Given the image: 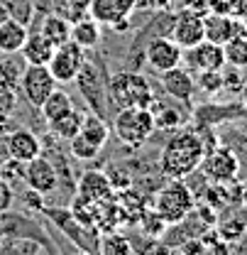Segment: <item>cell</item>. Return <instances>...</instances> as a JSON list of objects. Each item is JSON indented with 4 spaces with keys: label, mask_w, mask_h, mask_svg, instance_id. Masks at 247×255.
I'll use <instances>...</instances> for the list:
<instances>
[{
    "label": "cell",
    "mask_w": 247,
    "mask_h": 255,
    "mask_svg": "<svg viewBox=\"0 0 247 255\" xmlns=\"http://www.w3.org/2000/svg\"><path fill=\"white\" fill-rule=\"evenodd\" d=\"M76 255H88V253H76Z\"/></svg>",
    "instance_id": "41"
},
{
    "label": "cell",
    "mask_w": 247,
    "mask_h": 255,
    "mask_svg": "<svg viewBox=\"0 0 247 255\" xmlns=\"http://www.w3.org/2000/svg\"><path fill=\"white\" fill-rule=\"evenodd\" d=\"M181 57H184V49L166 34L162 37H155L147 42L145 47V62L150 64L155 71H166V69H174L181 64Z\"/></svg>",
    "instance_id": "10"
},
{
    "label": "cell",
    "mask_w": 247,
    "mask_h": 255,
    "mask_svg": "<svg viewBox=\"0 0 247 255\" xmlns=\"http://www.w3.org/2000/svg\"><path fill=\"white\" fill-rule=\"evenodd\" d=\"M137 0H93L91 2V15L95 22H100V27H113L115 32L127 30V17L135 12Z\"/></svg>",
    "instance_id": "8"
},
{
    "label": "cell",
    "mask_w": 247,
    "mask_h": 255,
    "mask_svg": "<svg viewBox=\"0 0 247 255\" xmlns=\"http://www.w3.org/2000/svg\"><path fill=\"white\" fill-rule=\"evenodd\" d=\"M218 236L225 243H235L247 233V209H233L230 214H225L223 219H218Z\"/></svg>",
    "instance_id": "21"
},
{
    "label": "cell",
    "mask_w": 247,
    "mask_h": 255,
    "mask_svg": "<svg viewBox=\"0 0 247 255\" xmlns=\"http://www.w3.org/2000/svg\"><path fill=\"white\" fill-rule=\"evenodd\" d=\"M196 89H201L206 96H218L223 91V69H216V71H198V76H196Z\"/></svg>",
    "instance_id": "29"
},
{
    "label": "cell",
    "mask_w": 247,
    "mask_h": 255,
    "mask_svg": "<svg viewBox=\"0 0 247 255\" xmlns=\"http://www.w3.org/2000/svg\"><path fill=\"white\" fill-rule=\"evenodd\" d=\"M113 194H115V189L110 187L108 174H100V172H86V174H81L76 196H81V199H86V201L100 206V204L115 201Z\"/></svg>",
    "instance_id": "17"
},
{
    "label": "cell",
    "mask_w": 247,
    "mask_h": 255,
    "mask_svg": "<svg viewBox=\"0 0 247 255\" xmlns=\"http://www.w3.org/2000/svg\"><path fill=\"white\" fill-rule=\"evenodd\" d=\"M223 54H225V66L247 69V34H238L228 39L223 44Z\"/></svg>",
    "instance_id": "27"
},
{
    "label": "cell",
    "mask_w": 247,
    "mask_h": 255,
    "mask_svg": "<svg viewBox=\"0 0 247 255\" xmlns=\"http://www.w3.org/2000/svg\"><path fill=\"white\" fill-rule=\"evenodd\" d=\"M240 71L243 69H235V66H230V71H223V89H230L233 94H240L243 86H245Z\"/></svg>",
    "instance_id": "34"
},
{
    "label": "cell",
    "mask_w": 247,
    "mask_h": 255,
    "mask_svg": "<svg viewBox=\"0 0 247 255\" xmlns=\"http://www.w3.org/2000/svg\"><path fill=\"white\" fill-rule=\"evenodd\" d=\"M240 204L247 209V182H243V184H240Z\"/></svg>",
    "instance_id": "39"
},
{
    "label": "cell",
    "mask_w": 247,
    "mask_h": 255,
    "mask_svg": "<svg viewBox=\"0 0 247 255\" xmlns=\"http://www.w3.org/2000/svg\"><path fill=\"white\" fill-rule=\"evenodd\" d=\"M17 106V91H0V116H10Z\"/></svg>",
    "instance_id": "35"
},
{
    "label": "cell",
    "mask_w": 247,
    "mask_h": 255,
    "mask_svg": "<svg viewBox=\"0 0 247 255\" xmlns=\"http://www.w3.org/2000/svg\"><path fill=\"white\" fill-rule=\"evenodd\" d=\"M79 135L81 137H86L91 145L95 147H105L108 145V140H110V126L98 116V113H86L83 116V123H81V130H79Z\"/></svg>",
    "instance_id": "24"
},
{
    "label": "cell",
    "mask_w": 247,
    "mask_h": 255,
    "mask_svg": "<svg viewBox=\"0 0 247 255\" xmlns=\"http://www.w3.org/2000/svg\"><path fill=\"white\" fill-rule=\"evenodd\" d=\"M181 7L206 15V12H208V0H181Z\"/></svg>",
    "instance_id": "37"
},
{
    "label": "cell",
    "mask_w": 247,
    "mask_h": 255,
    "mask_svg": "<svg viewBox=\"0 0 247 255\" xmlns=\"http://www.w3.org/2000/svg\"><path fill=\"white\" fill-rule=\"evenodd\" d=\"M186 64H188V71H216V69H225V54H223V44H216V42H198L193 47L184 49V57H181Z\"/></svg>",
    "instance_id": "11"
},
{
    "label": "cell",
    "mask_w": 247,
    "mask_h": 255,
    "mask_svg": "<svg viewBox=\"0 0 247 255\" xmlns=\"http://www.w3.org/2000/svg\"><path fill=\"white\" fill-rule=\"evenodd\" d=\"M140 226H142V231H145L147 236H152V238H159V236L166 231V221L157 214L155 209H145V214L140 216Z\"/></svg>",
    "instance_id": "31"
},
{
    "label": "cell",
    "mask_w": 247,
    "mask_h": 255,
    "mask_svg": "<svg viewBox=\"0 0 247 255\" xmlns=\"http://www.w3.org/2000/svg\"><path fill=\"white\" fill-rule=\"evenodd\" d=\"M203 32H206V39L216 42V44H225L228 39H233L238 34H247L240 17L216 15V12H206L203 15Z\"/></svg>",
    "instance_id": "15"
},
{
    "label": "cell",
    "mask_w": 247,
    "mask_h": 255,
    "mask_svg": "<svg viewBox=\"0 0 247 255\" xmlns=\"http://www.w3.org/2000/svg\"><path fill=\"white\" fill-rule=\"evenodd\" d=\"M155 130L157 126L150 108H123L115 113V121H113L115 137L120 140V145L130 147V150L142 147L152 137Z\"/></svg>",
    "instance_id": "4"
},
{
    "label": "cell",
    "mask_w": 247,
    "mask_h": 255,
    "mask_svg": "<svg viewBox=\"0 0 247 255\" xmlns=\"http://www.w3.org/2000/svg\"><path fill=\"white\" fill-rule=\"evenodd\" d=\"M152 209L166 221V226L181 223L196 209V196H193L191 187L186 184L184 179H169L162 189L157 191Z\"/></svg>",
    "instance_id": "3"
},
{
    "label": "cell",
    "mask_w": 247,
    "mask_h": 255,
    "mask_svg": "<svg viewBox=\"0 0 247 255\" xmlns=\"http://www.w3.org/2000/svg\"><path fill=\"white\" fill-rule=\"evenodd\" d=\"M198 169L206 174L208 182H233L240 174V157L235 155V150L216 145L203 155Z\"/></svg>",
    "instance_id": "6"
},
{
    "label": "cell",
    "mask_w": 247,
    "mask_h": 255,
    "mask_svg": "<svg viewBox=\"0 0 247 255\" xmlns=\"http://www.w3.org/2000/svg\"><path fill=\"white\" fill-rule=\"evenodd\" d=\"M22 169H25V164L22 162H17V159H12L7 155V159L0 164V179L2 182H15V179H22Z\"/></svg>",
    "instance_id": "33"
},
{
    "label": "cell",
    "mask_w": 247,
    "mask_h": 255,
    "mask_svg": "<svg viewBox=\"0 0 247 255\" xmlns=\"http://www.w3.org/2000/svg\"><path fill=\"white\" fill-rule=\"evenodd\" d=\"M83 116H86V111H79V108L74 106L66 116H62V118L54 121V123H49L52 137H57V140H62V142H69L74 135H79L81 123H83Z\"/></svg>",
    "instance_id": "25"
},
{
    "label": "cell",
    "mask_w": 247,
    "mask_h": 255,
    "mask_svg": "<svg viewBox=\"0 0 247 255\" xmlns=\"http://www.w3.org/2000/svg\"><path fill=\"white\" fill-rule=\"evenodd\" d=\"M5 152L12 159H17V162L25 164V162L34 159L37 155H42V142H39V137L32 130L17 128V130H12V132L5 135Z\"/></svg>",
    "instance_id": "16"
},
{
    "label": "cell",
    "mask_w": 247,
    "mask_h": 255,
    "mask_svg": "<svg viewBox=\"0 0 247 255\" xmlns=\"http://www.w3.org/2000/svg\"><path fill=\"white\" fill-rule=\"evenodd\" d=\"M186 103L181 101H174V98H152L150 103V111H152V118H155V126L162 130H181L191 118V111L184 108Z\"/></svg>",
    "instance_id": "12"
},
{
    "label": "cell",
    "mask_w": 247,
    "mask_h": 255,
    "mask_svg": "<svg viewBox=\"0 0 247 255\" xmlns=\"http://www.w3.org/2000/svg\"><path fill=\"white\" fill-rule=\"evenodd\" d=\"M22 179H25V184L32 191H37L42 196L52 194V191L57 189V184H59V174L54 169V162H49L47 155H37L34 159L25 162Z\"/></svg>",
    "instance_id": "9"
},
{
    "label": "cell",
    "mask_w": 247,
    "mask_h": 255,
    "mask_svg": "<svg viewBox=\"0 0 247 255\" xmlns=\"http://www.w3.org/2000/svg\"><path fill=\"white\" fill-rule=\"evenodd\" d=\"M100 253L103 255H130L132 253V248H130V243L125 241V236L120 233H108V236H103V243H100Z\"/></svg>",
    "instance_id": "30"
},
{
    "label": "cell",
    "mask_w": 247,
    "mask_h": 255,
    "mask_svg": "<svg viewBox=\"0 0 247 255\" xmlns=\"http://www.w3.org/2000/svg\"><path fill=\"white\" fill-rule=\"evenodd\" d=\"M12 204V189H10V184L7 182H2L0 179V214L2 211H7V206Z\"/></svg>",
    "instance_id": "36"
},
{
    "label": "cell",
    "mask_w": 247,
    "mask_h": 255,
    "mask_svg": "<svg viewBox=\"0 0 247 255\" xmlns=\"http://www.w3.org/2000/svg\"><path fill=\"white\" fill-rule=\"evenodd\" d=\"M159 84H162V91L169 96V98L191 106L193 94H196V79H193V74H191L188 69H184L181 64L174 66V69L162 71V74H159Z\"/></svg>",
    "instance_id": "14"
},
{
    "label": "cell",
    "mask_w": 247,
    "mask_h": 255,
    "mask_svg": "<svg viewBox=\"0 0 247 255\" xmlns=\"http://www.w3.org/2000/svg\"><path fill=\"white\" fill-rule=\"evenodd\" d=\"M39 32H42L54 47H59V44H64V42L71 39V22H69L64 15L52 12V15H44Z\"/></svg>",
    "instance_id": "26"
},
{
    "label": "cell",
    "mask_w": 247,
    "mask_h": 255,
    "mask_svg": "<svg viewBox=\"0 0 247 255\" xmlns=\"http://www.w3.org/2000/svg\"><path fill=\"white\" fill-rule=\"evenodd\" d=\"M71 42H76L81 49H93L100 42V22H95L91 15H83L71 22Z\"/></svg>",
    "instance_id": "22"
},
{
    "label": "cell",
    "mask_w": 247,
    "mask_h": 255,
    "mask_svg": "<svg viewBox=\"0 0 247 255\" xmlns=\"http://www.w3.org/2000/svg\"><path fill=\"white\" fill-rule=\"evenodd\" d=\"M27 25L25 22H20L17 17H5V20H0V52H5V54H15V52H20L22 49V44H25V39H27Z\"/></svg>",
    "instance_id": "19"
},
{
    "label": "cell",
    "mask_w": 247,
    "mask_h": 255,
    "mask_svg": "<svg viewBox=\"0 0 247 255\" xmlns=\"http://www.w3.org/2000/svg\"><path fill=\"white\" fill-rule=\"evenodd\" d=\"M105 94L115 111L123 108H150L155 91L140 71H118L105 81Z\"/></svg>",
    "instance_id": "2"
},
{
    "label": "cell",
    "mask_w": 247,
    "mask_h": 255,
    "mask_svg": "<svg viewBox=\"0 0 247 255\" xmlns=\"http://www.w3.org/2000/svg\"><path fill=\"white\" fill-rule=\"evenodd\" d=\"M69 152H71V157L74 159H81V162H91L100 155V147H95L91 145L86 137H81V135H74L71 140H69Z\"/></svg>",
    "instance_id": "28"
},
{
    "label": "cell",
    "mask_w": 247,
    "mask_h": 255,
    "mask_svg": "<svg viewBox=\"0 0 247 255\" xmlns=\"http://www.w3.org/2000/svg\"><path fill=\"white\" fill-rule=\"evenodd\" d=\"M181 49H188L198 42L206 39L203 32V15L193 12V10H181L174 20H171V34H169Z\"/></svg>",
    "instance_id": "13"
},
{
    "label": "cell",
    "mask_w": 247,
    "mask_h": 255,
    "mask_svg": "<svg viewBox=\"0 0 247 255\" xmlns=\"http://www.w3.org/2000/svg\"><path fill=\"white\" fill-rule=\"evenodd\" d=\"M25 66L27 64L20 57V52H15V54L0 52V91H17Z\"/></svg>",
    "instance_id": "20"
},
{
    "label": "cell",
    "mask_w": 247,
    "mask_h": 255,
    "mask_svg": "<svg viewBox=\"0 0 247 255\" xmlns=\"http://www.w3.org/2000/svg\"><path fill=\"white\" fill-rule=\"evenodd\" d=\"M54 89H57V81L47 66H34V64L25 66V71L20 76V91L32 108H39Z\"/></svg>",
    "instance_id": "7"
},
{
    "label": "cell",
    "mask_w": 247,
    "mask_h": 255,
    "mask_svg": "<svg viewBox=\"0 0 247 255\" xmlns=\"http://www.w3.org/2000/svg\"><path fill=\"white\" fill-rule=\"evenodd\" d=\"M54 44L42 34V32H30L27 34V39H25V44H22V49H20V57L25 59V64H34V66H47L49 59H52V54H54Z\"/></svg>",
    "instance_id": "18"
},
{
    "label": "cell",
    "mask_w": 247,
    "mask_h": 255,
    "mask_svg": "<svg viewBox=\"0 0 247 255\" xmlns=\"http://www.w3.org/2000/svg\"><path fill=\"white\" fill-rule=\"evenodd\" d=\"M71 108H74V98L66 94L64 89H59V86L47 96V98H44V103L39 106L42 118H44V123H47V126H49V123H54V121H59L62 116H66Z\"/></svg>",
    "instance_id": "23"
},
{
    "label": "cell",
    "mask_w": 247,
    "mask_h": 255,
    "mask_svg": "<svg viewBox=\"0 0 247 255\" xmlns=\"http://www.w3.org/2000/svg\"><path fill=\"white\" fill-rule=\"evenodd\" d=\"M91 2H93V0H64V2H62L64 17H66L69 22H74V20H79V17L88 15Z\"/></svg>",
    "instance_id": "32"
},
{
    "label": "cell",
    "mask_w": 247,
    "mask_h": 255,
    "mask_svg": "<svg viewBox=\"0 0 247 255\" xmlns=\"http://www.w3.org/2000/svg\"><path fill=\"white\" fill-rule=\"evenodd\" d=\"M240 94H243V108L247 111V84L243 86V91H240Z\"/></svg>",
    "instance_id": "40"
},
{
    "label": "cell",
    "mask_w": 247,
    "mask_h": 255,
    "mask_svg": "<svg viewBox=\"0 0 247 255\" xmlns=\"http://www.w3.org/2000/svg\"><path fill=\"white\" fill-rule=\"evenodd\" d=\"M206 155V145L198 130H174L159 152V172L166 179L191 177Z\"/></svg>",
    "instance_id": "1"
},
{
    "label": "cell",
    "mask_w": 247,
    "mask_h": 255,
    "mask_svg": "<svg viewBox=\"0 0 247 255\" xmlns=\"http://www.w3.org/2000/svg\"><path fill=\"white\" fill-rule=\"evenodd\" d=\"M83 64H86V49H81L76 42L69 39V42H64V44H59L54 49L47 69L52 71V76H54L57 84H71L81 74Z\"/></svg>",
    "instance_id": "5"
},
{
    "label": "cell",
    "mask_w": 247,
    "mask_h": 255,
    "mask_svg": "<svg viewBox=\"0 0 247 255\" xmlns=\"http://www.w3.org/2000/svg\"><path fill=\"white\" fill-rule=\"evenodd\" d=\"M171 0H137V7H147V10H169Z\"/></svg>",
    "instance_id": "38"
}]
</instances>
